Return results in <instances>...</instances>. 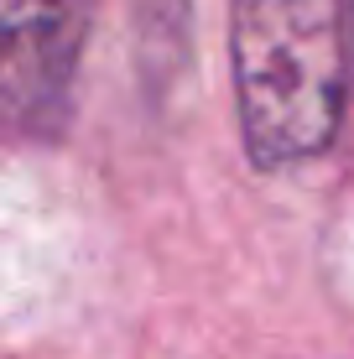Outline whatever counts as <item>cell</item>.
I'll return each mask as SVG.
<instances>
[{
  "mask_svg": "<svg viewBox=\"0 0 354 359\" xmlns=\"http://www.w3.org/2000/svg\"><path fill=\"white\" fill-rule=\"evenodd\" d=\"M229 68L255 167L271 172L328 151L349 94L344 0H235Z\"/></svg>",
  "mask_w": 354,
  "mask_h": 359,
  "instance_id": "obj_1",
  "label": "cell"
},
{
  "mask_svg": "<svg viewBox=\"0 0 354 359\" xmlns=\"http://www.w3.org/2000/svg\"><path fill=\"white\" fill-rule=\"evenodd\" d=\"M94 0H0V120L47 135L68 115Z\"/></svg>",
  "mask_w": 354,
  "mask_h": 359,
  "instance_id": "obj_2",
  "label": "cell"
},
{
  "mask_svg": "<svg viewBox=\"0 0 354 359\" xmlns=\"http://www.w3.org/2000/svg\"><path fill=\"white\" fill-rule=\"evenodd\" d=\"M349 21H354V0H349Z\"/></svg>",
  "mask_w": 354,
  "mask_h": 359,
  "instance_id": "obj_3",
  "label": "cell"
}]
</instances>
